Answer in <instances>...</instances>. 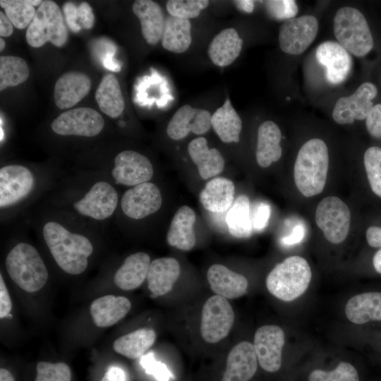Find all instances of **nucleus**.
<instances>
[{"mask_svg":"<svg viewBox=\"0 0 381 381\" xmlns=\"http://www.w3.org/2000/svg\"><path fill=\"white\" fill-rule=\"evenodd\" d=\"M42 234L51 255L62 270L72 275L85 271L88 258L94 250L87 236L73 232L54 220L45 222Z\"/></svg>","mask_w":381,"mask_h":381,"instance_id":"obj_1","label":"nucleus"},{"mask_svg":"<svg viewBox=\"0 0 381 381\" xmlns=\"http://www.w3.org/2000/svg\"><path fill=\"white\" fill-rule=\"evenodd\" d=\"M328 166V149L322 140L313 138L301 146L295 161L294 176L303 195L312 197L323 190Z\"/></svg>","mask_w":381,"mask_h":381,"instance_id":"obj_2","label":"nucleus"},{"mask_svg":"<svg viewBox=\"0 0 381 381\" xmlns=\"http://www.w3.org/2000/svg\"><path fill=\"white\" fill-rule=\"evenodd\" d=\"M6 268L11 279L23 290L33 293L47 282L48 271L37 250L32 245L20 242L8 252Z\"/></svg>","mask_w":381,"mask_h":381,"instance_id":"obj_3","label":"nucleus"},{"mask_svg":"<svg viewBox=\"0 0 381 381\" xmlns=\"http://www.w3.org/2000/svg\"><path fill=\"white\" fill-rule=\"evenodd\" d=\"M312 273L310 265L302 257L286 258L268 274L266 286L277 298L291 301L301 296L308 289Z\"/></svg>","mask_w":381,"mask_h":381,"instance_id":"obj_4","label":"nucleus"},{"mask_svg":"<svg viewBox=\"0 0 381 381\" xmlns=\"http://www.w3.org/2000/svg\"><path fill=\"white\" fill-rule=\"evenodd\" d=\"M334 33L338 42L350 54L363 57L373 47V39L363 14L357 8H340L334 18Z\"/></svg>","mask_w":381,"mask_h":381,"instance_id":"obj_5","label":"nucleus"},{"mask_svg":"<svg viewBox=\"0 0 381 381\" xmlns=\"http://www.w3.org/2000/svg\"><path fill=\"white\" fill-rule=\"evenodd\" d=\"M68 38V30L59 6L53 1H43L27 28L25 39L28 44L39 48L49 42L61 47L66 44Z\"/></svg>","mask_w":381,"mask_h":381,"instance_id":"obj_6","label":"nucleus"},{"mask_svg":"<svg viewBox=\"0 0 381 381\" xmlns=\"http://www.w3.org/2000/svg\"><path fill=\"white\" fill-rule=\"evenodd\" d=\"M315 222L328 241L340 243L346 239L349 231L350 210L338 197L324 198L317 206Z\"/></svg>","mask_w":381,"mask_h":381,"instance_id":"obj_7","label":"nucleus"},{"mask_svg":"<svg viewBox=\"0 0 381 381\" xmlns=\"http://www.w3.org/2000/svg\"><path fill=\"white\" fill-rule=\"evenodd\" d=\"M234 313L228 300L214 295L203 305L200 322V333L207 343H217L229 333L234 322Z\"/></svg>","mask_w":381,"mask_h":381,"instance_id":"obj_8","label":"nucleus"},{"mask_svg":"<svg viewBox=\"0 0 381 381\" xmlns=\"http://www.w3.org/2000/svg\"><path fill=\"white\" fill-rule=\"evenodd\" d=\"M118 201L116 188L106 181H98L81 198L73 202V207L81 216L102 221L114 213Z\"/></svg>","mask_w":381,"mask_h":381,"instance_id":"obj_9","label":"nucleus"},{"mask_svg":"<svg viewBox=\"0 0 381 381\" xmlns=\"http://www.w3.org/2000/svg\"><path fill=\"white\" fill-rule=\"evenodd\" d=\"M104 126L102 115L96 110L79 107L66 111L52 122V130L60 135L94 137L99 135Z\"/></svg>","mask_w":381,"mask_h":381,"instance_id":"obj_10","label":"nucleus"},{"mask_svg":"<svg viewBox=\"0 0 381 381\" xmlns=\"http://www.w3.org/2000/svg\"><path fill=\"white\" fill-rule=\"evenodd\" d=\"M35 183L33 172L20 164H8L0 169V207L18 204L32 191Z\"/></svg>","mask_w":381,"mask_h":381,"instance_id":"obj_11","label":"nucleus"},{"mask_svg":"<svg viewBox=\"0 0 381 381\" xmlns=\"http://www.w3.org/2000/svg\"><path fill=\"white\" fill-rule=\"evenodd\" d=\"M318 31V21L313 16L304 15L286 20L279 28V47L286 54H301L313 42Z\"/></svg>","mask_w":381,"mask_h":381,"instance_id":"obj_12","label":"nucleus"},{"mask_svg":"<svg viewBox=\"0 0 381 381\" xmlns=\"http://www.w3.org/2000/svg\"><path fill=\"white\" fill-rule=\"evenodd\" d=\"M154 169L145 155L131 150L119 152L114 158L111 176L116 184L135 186L148 182Z\"/></svg>","mask_w":381,"mask_h":381,"instance_id":"obj_13","label":"nucleus"},{"mask_svg":"<svg viewBox=\"0 0 381 381\" xmlns=\"http://www.w3.org/2000/svg\"><path fill=\"white\" fill-rule=\"evenodd\" d=\"M377 94L373 83H362L352 95L337 99L332 111L334 120L339 124H351L355 120L365 119L374 106L373 99Z\"/></svg>","mask_w":381,"mask_h":381,"instance_id":"obj_14","label":"nucleus"},{"mask_svg":"<svg viewBox=\"0 0 381 381\" xmlns=\"http://www.w3.org/2000/svg\"><path fill=\"white\" fill-rule=\"evenodd\" d=\"M284 342V332L277 325H264L257 329L253 344L262 369L270 373L279 370L282 365Z\"/></svg>","mask_w":381,"mask_h":381,"instance_id":"obj_15","label":"nucleus"},{"mask_svg":"<svg viewBox=\"0 0 381 381\" xmlns=\"http://www.w3.org/2000/svg\"><path fill=\"white\" fill-rule=\"evenodd\" d=\"M162 203L159 189L148 181L127 190L122 195L121 207L128 217L140 219L158 211Z\"/></svg>","mask_w":381,"mask_h":381,"instance_id":"obj_16","label":"nucleus"},{"mask_svg":"<svg viewBox=\"0 0 381 381\" xmlns=\"http://www.w3.org/2000/svg\"><path fill=\"white\" fill-rule=\"evenodd\" d=\"M315 56L319 64L325 67V77L329 83L338 85L348 78L352 68V58L339 42L321 43L316 49Z\"/></svg>","mask_w":381,"mask_h":381,"instance_id":"obj_17","label":"nucleus"},{"mask_svg":"<svg viewBox=\"0 0 381 381\" xmlns=\"http://www.w3.org/2000/svg\"><path fill=\"white\" fill-rule=\"evenodd\" d=\"M211 116L210 112L206 109L185 104L171 117L167 127V133L175 140L186 138L190 132L204 134L212 127Z\"/></svg>","mask_w":381,"mask_h":381,"instance_id":"obj_18","label":"nucleus"},{"mask_svg":"<svg viewBox=\"0 0 381 381\" xmlns=\"http://www.w3.org/2000/svg\"><path fill=\"white\" fill-rule=\"evenodd\" d=\"M257 368L253 344L246 341L239 342L229 353L222 381H249Z\"/></svg>","mask_w":381,"mask_h":381,"instance_id":"obj_19","label":"nucleus"},{"mask_svg":"<svg viewBox=\"0 0 381 381\" xmlns=\"http://www.w3.org/2000/svg\"><path fill=\"white\" fill-rule=\"evenodd\" d=\"M91 80L83 73L69 71L56 80L54 89V99L56 107L61 109H69L90 92Z\"/></svg>","mask_w":381,"mask_h":381,"instance_id":"obj_20","label":"nucleus"},{"mask_svg":"<svg viewBox=\"0 0 381 381\" xmlns=\"http://www.w3.org/2000/svg\"><path fill=\"white\" fill-rule=\"evenodd\" d=\"M210 288L216 295L225 298L234 299L246 294L248 280L242 274L235 272L226 266L214 264L207 272Z\"/></svg>","mask_w":381,"mask_h":381,"instance_id":"obj_21","label":"nucleus"},{"mask_svg":"<svg viewBox=\"0 0 381 381\" xmlns=\"http://www.w3.org/2000/svg\"><path fill=\"white\" fill-rule=\"evenodd\" d=\"M180 271L179 262L173 258H159L152 260L146 278L151 297L156 298L171 291Z\"/></svg>","mask_w":381,"mask_h":381,"instance_id":"obj_22","label":"nucleus"},{"mask_svg":"<svg viewBox=\"0 0 381 381\" xmlns=\"http://www.w3.org/2000/svg\"><path fill=\"white\" fill-rule=\"evenodd\" d=\"M132 10L140 20L143 38L149 44H157L162 39L166 18L162 7L152 0H136Z\"/></svg>","mask_w":381,"mask_h":381,"instance_id":"obj_23","label":"nucleus"},{"mask_svg":"<svg viewBox=\"0 0 381 381\" xmlns=\"http://www.w3.org/2000/svg\"><path fill=\"white\" fill-rule=\"evenodd\" d=\"M131 308V303L128 298L106 295L93 301L90 314L96 326L107 327L123 318Z\"/></svg>","mask_w":381,"mask_h":381,"instance_id":"obj_24","label":"nucleus"},{"mask_svg":"<svg viewBox=\"0 0 381 381\" xmlns=\"http://www.w3.org/2000/svg\"><path fill=\"white\" fill-rule=\"evenodd\" d=\"M195 214L186 205L181 206L174 214L167 235L169 246L182 250H190L195 245L194 231Z\"/></svg>","mask_w":381,"mask_h":381,"instance_id":"obj_25","label":"nucleus"},{"mask_svg":"<svg viewBox=\"0 0 381 381\" xmlns=\"http://www.w3.org/2000/svg\"><path fill=\"white\" fill-rule=\"evenodd\" d=\"M234 183L224 177H217L208 181L200 193L202 206L212 213H224L234 201Z\"/></svg>","mask_w":381,"mask_h":381,"instance_id":"obj_26","label":"nucleus"},{"mask_svg":"<svg viewBox=\"0 0 381 381\" xmlns=\"http://www.w3.org/2000/svg\"><path fill=\"white\" fill-rule=\"evenodd\" d=\"M150 257L144 252L128 255L114 274L116 285L125 291L139 287L147 278Z\"/></svg>","mask_w":381,"mask_h":381,"instance_id":"obj_27","label":"nucleus"},{"mask_svg":"<svg viewBox=\"0 0 381 381\" xmlns=\"http://www.w3.org/2000/svg\"><path fill=\"white\" fill-rule=\"evenodd\" d=\"M243 46V40L237 31L232 28L222 30L211 41L207 54L212 62L218 66L224 67L231 64L239 56Z\"/></svg>","mask_w":381,"mask_h":381,"instance_id":"obj_28","label":"nucleus"},{"mask_svg":"<svg viewBox=\"0 0 381 381\" xmlns=\"http://www.w3.org/2000/svg\"><path fill=\"white\" fill-rule=\"evenodd\" d=\"M188 152L203 179L214 177L224 169V159L221 152L216 148H209L207 141L203 137L190 141Z\"/></svg>","mask_w":381,"mask_h":381,"instance_id":"obj_29","label":"nucleus"},{"mask_svg":"<svg viewBox=\"0 0 381 381\" xmlns=\"http://www.w3.org/2000/svg\"><path fill=\"white\" fill-rule=\"evenodd\" d=\"M281 140V131L274 122L265 121L261 123L258 130L255 152L259 166L266 168L280 159L282 153Z\"/></svg>","mask_w":381,"mask_h":381,"instance_id":"obj_30","label":"nucleus"},{"mask_svg":"<svg viewBox=\"0 0 381 381\" xmlns=\"http://www.w3.org/2000/svg\"><path fill=\"white\" fill-rule=\"evenodd\" d=\"M347 318L357 325L381 321V292H368L351 298L345 308Z\"/></svg>","mask_w":381,"mask_h":381,"instance_id":"obj_31","label":"nucleus"},{"mask_svg":"<svg viewBox=\"0 0 381 381\" xmlns=\"http://www.w3.org/2000/svg\"><path fill=\"white\" fill-rule=\"evenodd\" d=\"M95 97L100 110L107 116L117 118L122 114L125 101L114 75L107 73L103 76Z\"/></svg>","mask_w":381,"mask_h":381,"instance_id":"obj_32","label":"nucleus"},{"mask_svg":"<svg viewBox=\"0 0 381 381\" xmlns=\"http://www.w3.org/2000/svg\"><path fill=\"white\" fill-rule=\"evenodd\" d=\"M161 41L167 51L176 54L185 52L192 41L190 20L170 15L166 17Z\"/></svg>","mask_w":381,"mask_h":381,"instance_id":"obj_33","label":"nucleus"},{"mask_svg":"<svg viewBox=\"0 0 381 381\" xmlns=\"http://www.w3.org/2000/svg\"><path fill=\"white\" fill-rule=\"evenodd\" d=\"M211 124L216 134L224 143L239 141L242 121L229 99H226L222 106L212 114Z\"/></svg>","mask_w":381,"mask_h":381,"instance_id":"obj_34","label":"nucleus"},{"mask_svg":"<svg viewBox=\"0 0 381 381\" xmlns=\"http://www.w3.org/2000/svg\"><path fill=\"white\" fill-rule=\"evenodd\" d=\"M156 332L150 328H140L116 339L113 348L118 353L131 359L142 356L155 343Z\"/></svg>","mask_w":381,"mask_h":381,"instance_id":"obj_35","label":"nucleus"},{"mask_svg":"<svg viewBox=\"0 0 381 381\" xmlns=\"http://www.w3.org/2000/svg\"><path fill=\"white\" fill-rule=\"evenodd\" d=\"M231 235L236 238H248L253 233L250 201L245 195L236 198L225 217Z\"/></svg>","mask_w":381,"mask_h":381,"instance_id":"obj_36","label":"nucleus"},{"mask_svg":"<svg viewBox=\"0 0 381 381\" xmlns=\"http://www.w3.org/2000/svg\"><path fill=\"white\" fill-rule=\"evenodd\" d=\"M30 71L26 61L18 56H0V90L17 86L27 80Z\"/></svg>","mask_w":381,"mask_h":381,"instance_id":"obj_37","label":"nucleus"},{"mask_svg":"<svg viewBox=\"0 0 381 381\" xmlns=\"http://www.w3.org/2000/svg\"><path fill=\"white\" fill-rule=\"evenodd\" d=\"M0 6L13 25L20 30L29 26L36 12L28 0H1Z\"/></svg>","mask_w":381,"mask_h":381,"instance_id":"obj_38","label":"nucleus"},{"mask_svg":"<svg viewBox=\"0 0 381 381\" xmlns=\"http://www.w3.org/2000/svg\"><path fill=\"white\" fill-rule=\"evenodd\" d=\"M363 162L370 186L381 198V148L376 146L368 148Z\"/></svg>","mask_w":381,"mask_h":381,"instance_id":"obj_39","label":"nucleus"},{"mask_svg":"<svg viewBox=\"0 0 381 381\" xmlns=\"http://www.w3.org/2000/svg\"><path fill=\"white\" fill-rule=\"evenodd\" d=\"M309 381H359L356 368L350 363L341 361L331 371L320 369L313 370Z\"/></svg>","mask_w":381,"mask_h":381,"instance_id":"obj_40","label":"nucleus"},{"mask_svg":"<svg viewBox=\"0 0 381 381\" xmlns=\"http://www.w3.org/2000/svg\"><path fill=\"white\" fill-rule=\"evenodd\" d=\"M208 5L207 0H169L166 7L170 16L189 20L197 18Z\"/></svg>","mask_w":381,"mask_h":381,"instance_id":"obj_41","label":"nucleus"},{"mask_svg":"<svg viewBox=\"0 0 381 381\" xmlns=\"http://www.w3.org/2000/svg\"><path fill=\"white\" fill-rule=\"evenodd\" d=\"M35 381H71V372L64 363L40 361L37 364Z\"/></svg>","mask_w":381,"mask_h":381,"instance_id":"obj_42","label":"nucleus"},{"mask_svg":"<svg viewBox=\"0 0 381 381\" xmlns=\"http://www.w3.org/2000/svg\"><path fill=\"white\" fill-rule=\"evenodd\" d=\"M266 8L269 14L277 20H289L295 18L298 6L295 1H267Z\"/></svg>","mask_w":381,"mask_h":381,"instance_id":"obj_43","label":"nucleus"},{"mask_svg":"<svg viewBox=\"0 0 381 381\" xmlns=\"http://www.w3.org/2000/svg\"><path fill=\"white\" fill-rule=\"evenodd\" d=\"M140 363L145 372L158 381H169L174 377L166 365L155 359L152 352L142 356Z\"/></svg>","mask_w":381,"mask_h":381,"instance_id":"obj_44","label":"nucleus"},{"mask_svg":"<svg viewBox=\"0 0 381 381\" xmlns=\"http://www.w3.org/2000/svg\"><path fill=\"white\" fill-rule=\"evenodd\" d=\"M271 209L266 202H260L253 209L251 220L253 230L261 231L268 224Z\"/></svg>","mask_w":381,"mask_h":381,"instance_id":"obj_45","label":"nucleus"},{"mask_svg":"<svg viewBox=\"0 0 381 381\" xmlns=\"http://www.w3.org/2000/svg\"><path fill=\"white\" fill-rule=\"evenodd\" d=\"M365 126L371 136L381 138V104L373 106L365 119Z\"/></svg>","mask_w":381,"mask_h":381,"instance_id":"obj_46","label":"nucleus"},{"mask_svg":"<svg viewBox=\"0 0 381 381\" xmlns=\"http://www.w3.org/2000/svg\"><path fill=\"white\" fill-rule=\"evenodd\" d=\"M78 23L82 29H91L95 23L92 7L87 2L80 3L77 8Z\"/></svg>","mask_w":381,"mask_h":381,"instance_id":"obj_47","label":"nucleus"},{"mask_svg":"<svg viewBox=\"0 0 381 381\" xmlns=\"http://www.w3.org/2000/svg\"><path fill=\"white\" fill-rule=\"evenodd\" d=\"M77 8L72 2H66L63 6L65 21L73 32H79L82 29L78 23Z\"/></svg>","mask_w":381,"mask_h":381,"instance_id":"obj_48","label":"nucleus"},{"mask_svg":"<svg viewBox=\"0 0 381 381\" xmlns=\"http://www.w3.org/2000/svg\"><path fill=\"white\" fill-rule=\"evenodd\" d=\"M12 308V303L2 274H0V318L8 316Z\"/></svg>","mask_w":381,"mask_h":381,"instance_id":"obj_49","label":"nucleus"},{"mask_svg":"<svg viewBox=\"0 0 381 381\" xmlns=\"http://www.w3.org/2000/svg\"><path fill=\"white\" fill-rule=\"evenodd\" d=\"M306 229L303 224L296 225L291 233L281 239L282 245L290 246L297 244L304 238Z\"/></svg>","mask_w":381,"mask_h":381,"instance_id":"obj_50","label":"nucleus"},{"mask_svg":"<svg viewBox=\"0 0 381 381\" xmlns=\"http://www.w3.org/2000/svg\"><path fill=\"white\" fill-rule=\"evenodd\" d=\"M100 381H130L126 372L117 365L110 366Z\"/></svg>","mask_w":381,"mask_h":381,"instance_id":"obj_51","label":"nucleus"},{"mask_svg":"<svg viewBox=\"0 0 381 381\" xmlns=\"http://www.w3.org/2000/svg\"><path fill=\"white\" fill-rule=\"evenodd\" d=\"M368 243L374 248H381V227L372 226L366 231Z\"/></svg>","mask_w":381,"mask_h":381,"instance_id":"obj_52","label":"nucleus"},{"mask_svg":"<svg viewBox=\"0 0 381 381\" xmlns=\"http://www.w3.org/2000/svg\"><path fill=\"white\" fill-rule=\"evenodd\" d=\"M13 32V25L5 13L0 11V36L9 37Z\"/></svg>","mask_w":381,"mask_h":381,"instance_id":"obj_53","label":"nucleus"},{"mask_svg":"<svg viewBox=\"0 0 381 381\" xmlns=\"http://www.w3.org/2000/svg\"><path fill=\"white\" fill-rule=\"evenodd\" d=\"M114 52H110L107 54L102 60L103 66L109 70L112 71H119L121 69V65L119 64L114 59Z\"/></svg>","mask_w":381,"mask_h":381,"instance_id":"obj_54","label":"nucleus"},{"mask_svg":"<svg viewBox=\"0 0 381 381\" xmlns=\"http://www.w3.org/2000/svg\"><path fill=\"white\" fill-rule=\"evenodd\" d=\"M235 4L238 8L247 13H251L254 8L253 1H236Z\"/></svg>","mask_w":381,"mask_h":381,"instance_id":"obj_55","label":"nucleus"},{"mask_svg":"<svg viewBox=\"0 0 381 381\" xmlns=\"http://www.w3.org/2000/svg\"><path fill=\"white\" fill-rule=\"evenodd\" d=\"M373 263L376 272L381 274V249L374 255Z\"/></svg>","mask_w":381,"mask_h":381,"instance_id":"obj_56","label":"nucleus"},{"mask_svg":"<svg viewBox=\"0 0 381 381\" xmlns=\"http://www.w3.org/2000/svg\"><path fill=\"white\" fill-rule=\"evenodd\" d=\"M0 381H15L12 374L6 369H0Z\"/></svg>","mask_w":381,"mask_h":381,"instance_id":"obj_57","label":"nucleus"},{"mask_svg":"<svg viewBox=\"0 0 381 381\" xmlns=\"http://www.w3.org/2000/svg\"><path fill=\"white\" fill-rule=\"evenodd\" d=\"M6 43L5 41L3 40L2 37L0 38V51L2 52L3 49L5 48Z\"/></svg>","mask_w":381,"mask_h":381,"instance_id":"obj_58","label":"nucleus"}]
</instances>
